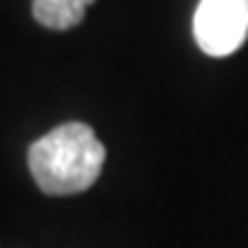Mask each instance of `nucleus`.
<instances>
[{"label":"nucleus","instance_id":"nucleus-1","mask_svg":"<svg viewBox=\"0 0 248 248\" xmlns=\"http://www.w3.org/2000/svg\"><path fill=\"white\" fill-rule=\"evenodd\" d=\"M107 150L84 122H66L28 147V170L46 195H76L101 175Z\"/></svg>","mask_w":248,"mask_h":248},{"label":"nucleus","instance_id":"nucleus-2","mask_svg":"<svg viewBox=\"0 0 248 248\" xmlns=\"http://www.w3.org/2000/svg\"><path fill=\"white\" fill-rule=\"evenodd\" d=\"M193 33L200 51L213 59L235 53L248 38V0H200Z\"/></svg>","mask_w":248,"mask_h":248},{"label":"nucleus","instance_id":"nucleus-3","mask_svg":"<svg viewBox=\"0 0 248 248\" xmlns=\"http://www.w3.org/2000/svg\"><path fill=\"white\" fill-rule=\"evenodd\" d=\"M96 0H33V18L43 28L69 31L84 20L89 5Z\"/></svg>","mask_w":248,"mask_h":248}]
</instances>
